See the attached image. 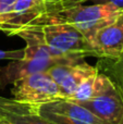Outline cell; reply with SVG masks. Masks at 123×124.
Instances as JSON below:
<instances>
[{
	"label": "cell",
	"instance_id": "cell-1",
	"mask_svg": "<svg viewBox=\"0 0 123 124\" xmlns=\"http://www.w3.org/2000/svg\"><path fill=\"white\" fill-rule=\"evenodd\" d=\"M123 11L113 4H75L59 10L49 15L47 24L62 22L77 28L88 40L97 31L112 23ZM46 25V24H45Z\"/></svg>",
	"mask_w": 123,
	"mask_h": 124
},
{
	"label": "cell",
	"instance_id": "cell-2",
	"mask_svg": "<svg viewBox=\"0 0 123 124\" xmlns=\"http://www.w3.org/2000/svg\"><path fill=\"white\" fill-rule=\"evenodd\" d=\"M45 43L54 56L59 58L83 60L96 54L89 40L74 26L56 22L40 26Z\"/></svg>",
	"mask_w": 123,
	"mask_h": 124
},
{
	"label": "cell",
	"instance_id": "cell-3",
	"mask_svg": "<svg viewBox=\"0 0 123 124\" xmlns=\"http://www.w3.org/2000/svg\"><path fill=\"white\" fill-rule=\"evenodd\" d=\"M99 118L105 124H120L123 116V96L112 79L98 73L94 94L88 100L80 103Z\"/></svg>",
	"mask_w": 123,
	"mask_h": 124
},
{
	"label": "cell",
	"instance_id": "cell-4",
	"mask_svg": "<svg viewBox=\"0 0 123 124\" xmlns=\"http://www.w3.org/2000/svg\"><path fill=\"white\" fill-rule=\"evenodd\" d=\"M11 95L13 100L33 106L62 99L58 85L48 72L33 73L15 81Z\"/></svg>",
	"mask_w": 123,
	"mask_h": 124
},
{
	"label": "cell",
	"instance_id": "cell-5",
	"mask_svg": "<svg viewBox=\"0 0 123 124\" xmlns=\"http://www.w3.org/2000/svg\"><path fill=\"white\" fill-rule=\"evenodd\" d=\"M35 108L52 124H105L86 108L69 99H57L37 105Z\"/></svg>",
	"mask_w": 123,
	"mask_h": 124
},
{
	"label": "cell",
	"instance_id": "cell-6",
	"mask_svg": "<svg viewBox=\"0 0 123 124\" xmlns=\"http://www.w3.org/2000/svg\"><path fill=\"white\" fill-rule=\"evenodd\" d=\"M48 2L46 0H16L2 32L8 36L28 27H40L47 23Z\"/></svg>",
	"mask_w": 123,
	"mask_h": 124
},
{
	"label": "cell",
	"instance_id": "cell-7",
	"mask_svg": "<svg viewBox=\"0 0 123 124\" xmlns=\"http://www.w3.org/2000/svg\"><path fill=\"white\" fill-rule=\"evenodd\" d=\"M57 83L62 99H70L84 79L99 71L96 66L89 65L85 60L78 62L59 63L47 71Z\"/></svg>",
	"mask_w": 123,
	"mask_h": 124
},
{
	"label": "cell",
	"instance_id": "cell-8",
	"mask_svg": "<svg viewBox=\"0 0 123 124\" xmlns=\"http://www.w3.org/2000/svg\"><path fill=\"white\" fill-rule=\"evenodd\" d=\"M89 43L98 59H117L123 54V11L112 23L97 31Z\"/></svg>",
	"mask_w": 123,
	"mask_h": 124
},
{
	"label": "cell",
	"instance_id": "cell-9",
	"mask_svg": "<svg viewBox=\"0 0 123 124\" xmlns=\"http://www.w3.org/2000/svg\"><path fill=\"white\" fill-rule=\"evenodd\" d=\"M59 63L68 62L24 58L21 60H11L7 65L0 66V87L4 88L9 84H13L15 81L33 73L47 72L51 66Z\"/></svg>",
	"mask_w": 123,
	"mask_h": 124
},
{
	"label": "cell",
	"instance_id": "cell-10",
	"mask_svg": "<svg viewBox=\"0 0 123 124\" xmlns=\"http://www.w3.org/2000/svg\"><path fill=\"white\" fill-rule=\"evenodd\" d=\"M0 116L12 124H52L37 112L35 106L8 98L0 105Z\"/></svg>",
	"mask_w": 123,
	"mask_h": 124
},
{
	"label": "cell",
	"instance_id": "cell-11",
	"mask_svg": "<svg viewBox=\"0 0 123 124\" xmlns=\"http://www.w3.org/2000/svg\"><path fill=\"white\" fill-rule=\"evenodd\" d=\"M96 68L100 73L109 76L123 92V57L117 59H99Z\"/></svg>",
	"mask_w": 123,
	"mask_h": 124
},
{
	"label": "cell",
	"instance_id": "cell-12",
	"mask_svg": "<svg viewBox=\"0 0 123 124\" xmlns=\"http://www.w3.org/2000/svg\"><path fill=\"white\" fill-rule=\"evenodd\" d=\"M48 2V16L57 13L59 10L70 6L75 4H84L86 2L97 4H113L120 9H123V0H56V1H47Z\"/></svg>",
	"mask_w": 123,
	"mask_h": 124
},
{
	"label": "cell",
	"instance_id": "cell-13",
	"mask_svg": "<svg viewBox=\"0 0 123 124\" xmlns=\"http://www.w3.org/2000/svg\"><path fill=\"white\" fill-rule=\"evenodd\" d=\"M97 74L92 75V76L87 77L86 79H84V81L81 83V85L77 87V89L75 90V93L71 96V98H70L69 100L74 101V102H76V103H82V102H84V101L88 100L94 94L95 82H96Z\"/></svg>",
	"mask_w": 123,
	"mask_h": 124
},
{
	"label": "cell",
	"instance_id": "cell-14",
	"mask_svg": "<svg viewBox=\"0 0 123 124\" xmlns=\"http://www.w3.org/2000/svg\"><path fill=\"white\" fill-rule=\"evenodd\" d=\"M15 1L16 0H0V32H2L3 30Z\"/></svg>",
	"mask_w": 123,
	"mask_h": 124
},
{
	"label": "cell",
	"instance_id": "cell-15",
	"mask_svg": "<svg viewBox=\"0 0 123 124\" xmlns=\"http://www.w3.org/2000/svg\"><path fill=\"white\" fill-rule=\"evenodd\" d=\"M24 57V48L19 50H0V60H21Z\"/></svg>",
	"mask_w": 123,
	"mask_h": 124
},
{
	"label": "cell",
	"instance_id": "cell-16",
	"mask_svg": "<svg viewBox=\"0 0 123 124\" xmlns=\"http://www.w3.org/2000/svg\"><path fill=\"white\" fill-rule=\"evenodd\" d=\"M0 124H12V123H10L9 121H7L3 118H0Z\"/></svg>",
	"mask_w": 123,
	"mask_h": 124
},
{
	"label": "cell",
	"instance_id": "cell-17",
	"mask_svg": "<svg viewBox=\"0 0 123 124\" xmlns=\"http://www.w3.org/2000/svg\"><path fill=\"white\" fill-rule=\"evenodd\" d=\"M4 100H6V98H4V97H1V96H0V105H1V103L3 102ZM0 118H1V116H0Z\"/></svg>",
	"mask_w": 123,
	"mask_h": 124
},
{
	"label": "cell",
	"instance_id": "cell-18",
	"mask_svg": "<svg viewBox=\"0 0 123 124\" xmlns=\"http://www.w3.org/2000/svg\"><path fill=\"white\" fill-rule=\"evenodd\" d=\"M121 93H122V96H123V92H121ZM120 124H123V116H122V120H121V123Z\"/></svg>",
	"mask_w": 123,
	"mask_h": 124
},
{
	"label": "cell",
	"instance_id": "cell-19",
	"mask_svg": "<svg viewBox=\"0 0 123 124\" xmlns=\"http://www.w3.org/2000/svg\"><path fill=\"white\" fill-rule=\"evenodd\" d=\"M46 1H56V0H46Z\"/></svg>",
	"mask_w": 123,
	"mask_h": 124
},
{
	"label": "cell",
	"instance_id": "cell-20",
	"mask_svg": "<svg viewBox=\"0 0 123 124\" xmlns=\"http://www.w3.org/2000/svg\"><path fill=\"white\" fill-rule=\"evenodd\" d=\"M120 57H123V54H121V56H120Z\"/></svg>",
	"mask_w": 123,
	"mask_h": 124
}]
</instances>
